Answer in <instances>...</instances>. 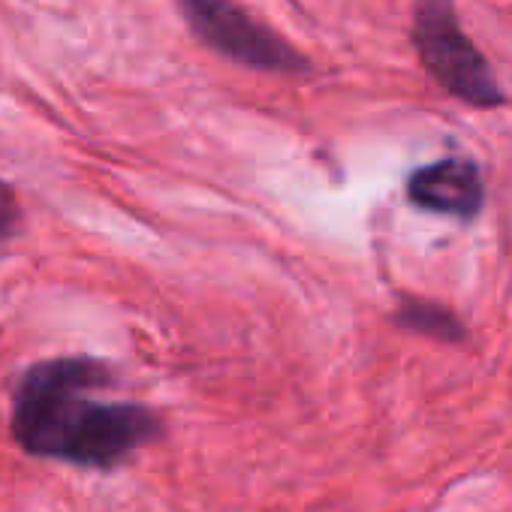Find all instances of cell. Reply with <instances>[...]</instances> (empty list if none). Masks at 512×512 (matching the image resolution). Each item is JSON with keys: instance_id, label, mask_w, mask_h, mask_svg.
<instances>
[{"instance_id": "obj_1", "label": "cell", "mask_w": 512, "mask_h": 512, "mask_svg": "<svg viewBox=\"0 0 512 512\" xmlns=\"http://www.w3.org/2000/svg\"><path fill=\"white\" fill-rule=\"evenodd\" d=\"M115 383L100 359L67 356L25 371L13 398V437L37 458L76 467H118L160 437L154 410L109 401L100 392Z\"/></svg>"}, {"instance_id": "obj_2", "label": "cell", "mask_w": 512, "mask_h": 512, "mask_svg": "<svg viewBox=\"0 0 512 512\" xmlns=\"http://www.w3.org/2000/svg\"><path fill=\"white\" fill-rule=\"evenodd\" d=\"M410 37L419 64L449 97L476 109H497L506 103L488 58L458 22L455 0H416Z\"/></svg>"}, {"instance_id": "obj_5", "label": "cell", "mask_w": 512, "mask_h": 512, "mask_svg": "<svg viewBox=\"0 0 512 512\" xmlns=\"http://www.w3.org/2000/svg\"><path fill=\"white\" fill-rule=\"evenodd\" d=\"M398 323H404L407 329H416V332L443 338V341H461V338H464V329H461V323L455 320V314H449L446 308H437V305H431V302L407 299V302L398 308Z\"/></svg>"}, {"instance_id": "obj_3", "label": "cell", "mask_w": 512, "mask_h": 512, "mask_svg": "<svg viewBox=\"0 0 512 512\" xmlns=\"http://www.w3.org/2000/svg\"><path fill=\"white\" fill-rule=\"evenodd\" d=\"M181 19L217 55L266 73H305L311 61L235 0H178Z\"/></svg>"}, {"instance_id": "obj_4", "label": "cell", "mask_w": 512, "mask_h": 512, "mask_svg": "<svg viewBox=\"0 0 512 512\" xmlns=\"http://www.w3.org/2000/svg\"><path fill=\"white\" fill-rule=\"evenodd\" d=\"M407 199L431 214L473 220L485 205V181L473 160L443 157L419 166L407 181Z\"/></svg>"}, {"instance_id": "obj_6", "label": "cell", "mask_w": 512, "mask_h": 512, "mask_svg": "<svg viewBox=\"0 0 512 512\" xmlns=\"http://www.w3.org/2000/svg\"><path fill=\"white\" fill-rule=\"evenodd\" d=\"M19 220H22L19 196L7 181H0V250H4V244L16 235Z\"/></svg>"}]
</instances>
